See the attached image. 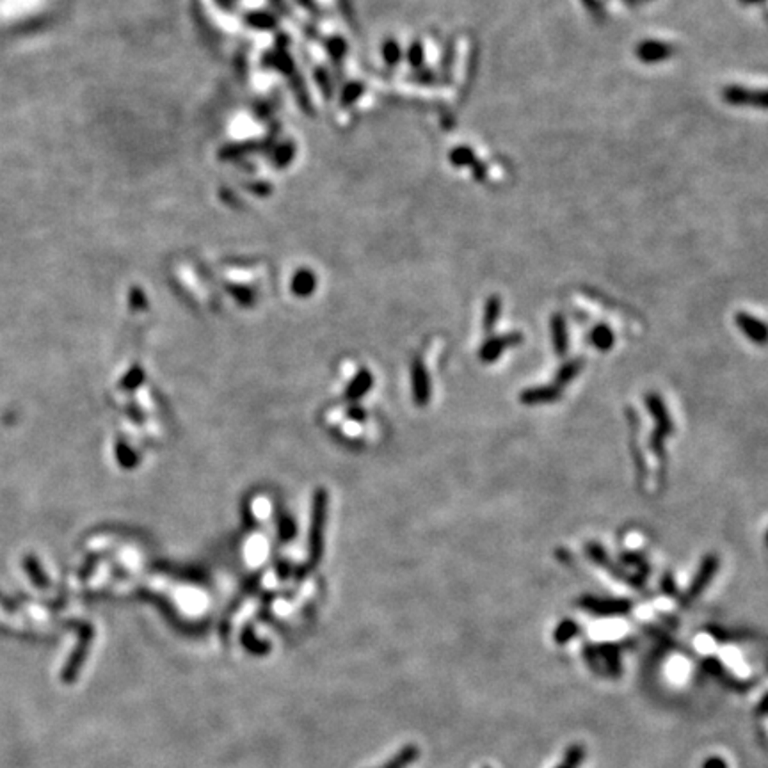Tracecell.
Returning a JSON list of instances; mask_svg holds the SVG:
<instances>
[{"label":"cell","mask_w":768,"mask_h":768,"mask_svg":"<svg viewBox=\"0 0 768 768\" xmlns=\"http://www.w3.org/2000/svg\"><path fill=\"white\" fill-rule=\"evenodd\" d=\"M578 369H580L578 361H573V363L566 364V367L562 369V372L558 373V381H560V382L571 381V379L575 377L576 373H578Z\"/></svg>","instance_id":"cell-6"},{"label":"cell","mask_w":768,"mask_h":768,"mask_svg":"<svg viewBox=\"0 0 768 768\" xmlns=\"http://www.w3.org/2000/svg\"><path fill=\"white\" fill-rule=\"evenodd\" d=\"M736 322H738L740 330L743 331V334H745L747 338L752 340V343H758V345H767V343H768V327L763 324V322H760L758 319H752V317L745 315V313H740V315L736 317Z\"/></svg>","instance_id":"cell-1"},{"label":"cell","mask_w":768,"mask_h":768,"mask_svg":"<svg viewBox=\"0 0 768 768\" xmlns=\"http://www.w3.org/2000/svg\"><path fill=\"white\" fill-rule=\"evenodd\" d=\"M593 345L599 351H608L614 345V333H612L606 325H597L596 330L591 334Z\"/></svg>","instance_id":"cell-4"},{"label":"cell","mask_w":768,"mask_h":768,"mask_svg":"<svg viewBox=\"0 0 768 768\" xmlns=\"http://www.w3.org/2000/svg\"><path fill=\"white\" fill-rule=\"evenodd\" d=\"M717 569H719V560H717V557L710 555V557L704 558V562L701 564V569H699L697 576H695L694 584H692V589H690V594L695 596V594L701 593L702 589L708 585V582L715 576Z\"/></svg>","instance_id":"cell-2"},{"label":"cell","mask_w":768,"mask_h":768,"mask_svg":"<svg viewBox=\"0 0 768 768\" xmlns=\"http://www.w3.org/2000/svg\"><path fill=\"white\" fill-rule=\"evenodd\" d=\"M589 557L593 558V560L599 562V564H603V562H605V552L602 549V546L589 545Z\"/></svg>","instance_id":"cell-7"},{"label":"cell","mask_w":768,"mask_h":768,"mask_svg":"<svg viewBox=\"0 0 768 768\" xmlns=\"http://www.w3.org/2000/svg\"><path fill=\"white\" fill-rule=\"evenodd\" d=\"M767 543H768V534H767Z\"/></svg>","instance_id":"cell-8"},{"label":"cell","mask_w":768,"mask_h":768,"mask_svg":"<svg viewBox=\"0 0 768 768\" xmlns=\"http://www.w3.org/2000/svg\"><path fill=\"white\" fill-rule=\"evenodd\" d=\"M554 340H555V349H557L558 354H564L567 347L566 327H564V322H562L560 319H554Z\"/></svg>","instance_id":"cell-5"},{"label":"cell","mask_w":768,"mask_h":768,"mask_svg":"<svg viewBox=\"0 0 768 768\" xmlns=\"http://www.w3.org/2000/svg\"><path fill=\"white\" fill-rule=\"evenodd\" d=\"M557 397H558V390L555 386L532 388V390L523 393V402H527V404H545V402L557 400Z\"/></svg>","instance_id":"cell-3"}]
</instances>
